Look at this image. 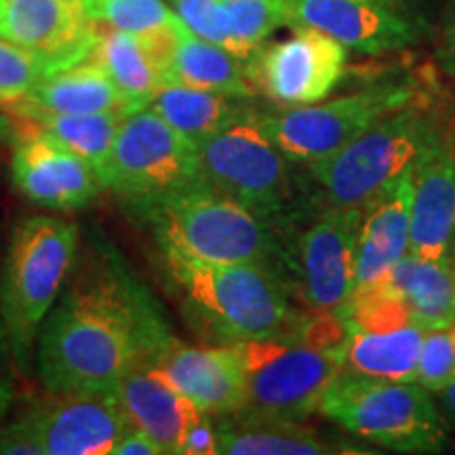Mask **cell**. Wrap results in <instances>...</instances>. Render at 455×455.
<instances>
[{
    "instance_id": "obj_1",
    "label": "cell",
    "mask_w": 455,
    "mask_h": 455,
    "mask_svg": "<svg viewBox=\"0 0 455 455\" xmlns=\"http://www.w3.org/2000/svg\"><path fill=\"white\" fill-rule=\"evenodd\" d=\"M171 339L155 301L127 272L114 261L93 264L49 310L34 369L53 396L108 392Z\"/></svg>"
},
{
    "instance_id": "obj_2",
    "label": "cell",
    "mask_w": 455,
    "mask_h": 455,
    "mask_svg": "<svg viewBox=\"0 0 455 455\" xmlns=\"http://www.w3.org/2000/svg\"><path fill=\"white\" fill-rule=\"evenodd\" d=\"M181 312L196 331L220 346L293 333L301 316L284 278L249 264H213L163 253Z\"/></svg>"
},
{
    "instance_id": "obj_3",
    "label": "cell",
    "mask_w": 455,
    "mask_h": 455,
    "mask_svg": "<svg viewBox=\"0 0 455 455\" xmlns=\"http://www.w3.org/2000/svg\"><path fill=\"white\" fill-rule=\"evenodd\" d=\"M135 209L150 221L163 253L213 264L259 266L284 278L289 255L278 228L203 178Z\"/></svg>"
},
{
    "instance_id": "obj_4",
    "label": "cell",
    "mask_w": 455,
    "mask_h": 455,
    "mask_svg": "<svg viewBox=\"0 0 455 455\" xmlns=\"http://www.w3.org/2000/svg\"><path fill=\"white\" fill-rule=\"evenodd\" d=\"M78 226L30 215L13 228L4 249L0 304L20 375H30L36 341L76 255Z\"/></svg>"
},
{
    "instance_id": "obj_5",
    "label": "cell",
    "mask_w": 455,
    "mask_h": 455,
    "mask_svg": "<svg viewBox=\"0 0 455 455\" xmlns=\"http://www.w3.org/2000/svg\"><path fill=\"white\" fill-rule=\"evenodd\" d=\"M321 411L358 439L398 453H443L449 447L445 419L418 382L339 371L323 396Z\"/></svg>"
},
{
    "instance_id": "obj_6",
    "label": "cell",
    "mask_w": 455,
    "mask_h": 455,
    "mask_svg": "<svg viewBox=\"0 0 455 455\" xmlns=\"http://www.w3.org/2000/svg\"><path fill=\"white\" fill-rule=\"evenodd\" d=\"M244 371L247 403L230 418L301 424L321 409L344 356L321 350L298 333L232 344Z\"/></svg>"
},
{
    "instance_id": "obj_7",
    "label": "cell",
    "mask_w": 455,
    "mask_h": 455,
    "mask_svg": "<svg viewBox=\"0 0 455 455\" xmlns=\"http://www.w3.org/2000/svg\"><path fill=\"white\" fill-rule=\"evenodd\" d=\"M439 129V118L422 100H415L384 116L339 152L308 164L310 175L333 207L363 209L411 167Z\"/></svg>"
},
{
    "instance_id": "obj_8",
    "label": "cell",
    "mask_w": 455,
    "mask_h": 455,
    "mask_svg": "<svg viewBox=\"0 0 455 455\" xmlns=\"http://www.w3.org/2000/svg\"><path fill=\"white\" fill-rule=\"evenodd\" d=\"M289 163L253 110L198 146L201 178L272 226L287 220L293 203Z\"/></svg>"
},
{
    "instance_id": "obj_9",
    "label": "cell",
    "mask_w": 455,
    "mask_h": 455,
    "mask_svg": "<svg viewBox=\"0 0 455 455\" xmlns=\"http://www.w3.org/2000/svg\"><path fill=\"white\" fill-rule=\"evenodd\" d=\"M415 100L419 93L411 84L382 83L331 101L293 106L284 112H258V121L289 161L315 164Z\"/></svg>"
},
{
    "instance_id": "obj_10",
    "label": "cell",
    "mask_w": 455,
    "mask_h": 455,
    "mask_svg": "<svg viewBox=\"0 0 455 455\" xmlns=\"http://www.w3.org/2000/svg\"><path fill=\"white\" fill-rule=\"evenodd\" d=\"M201 180L198 148L150 108L123 118L101 184L141 207Z\"/></svg>"
},
{
    "instance_id": "obj_11",
    "label": "cell",
    "mask_w": 455,
    "mask_h": 455,
    "mask_svg": "<svg viewBox=\"0 0 455 455\" xmlns=\"http://www.w3.org/2000/svg\"><path fill=\"white\" fill-rule=\"evenodd\" d=\"M348 53L341 43L315 28H295L287 41L261 47L247 61L253 87L283 106L325 101L346 72Z\"/></svg>"
},
{
    "instance_id": "obj_12",
    "label": "cell",
    "mask_w": 455,
    "mask_h": 455,
    "mask_svg": "<svg viewBox=\"0 0 455 455\" xmlns=\"http://www.w3.org/2000/svg\"><path fill=\"white\" fill-rule=\"evenodd\" d=\"M363 209L333 207L312 224L298 243L301 298L315 312L346 304L356 284V238Z\"/></svg>"
},
{
    "instance_id": "obj_13",
    "label": "cell",
    "mask_w": 455,
    "mask_h": 455,
    "mask_svg": "<svg viewBox=\"0 0 455 455\" xmlns=\"http://www.w3.org/2000/svg\"><path fill=\"white\" fill-rule=\"evenodd\" d=\"M287 26L315 28L365 55L403 51L422 34L411 13L371 0H287Z\"/></svg>"
},
{
    "instance_id": "obj_14",
    "label": "cell",
    "mask_w": 455,
    "mask_h": 455,
    "mask_svg": "<svg viewBox=\"0 0 455 455\" xmlns=\"http://www.w3.org/2000/svg\"><path fill=\"white\" fill-rule=\"evenodd\" d=\"M98 36L81 0H0V38L43 55L57 72L89 60Z\"/></svg>"
},
{
    "instance_id": "obj_15",
    "label": "cell",
    "mask_w": 455,
    "mask_h": 455,
    "mask_svg": "<svg viewBox=\"0 0 455 455\" xmlns=\"http://www.w3.org/2000/svg\"><path fill=\"white\" fill-rule=\"evenodd\" d=\"M11 178L28 201L57 212L87 207L104 188L87 161L28 131H15Z\"/></svg>"
},
{
    "instance_id": "obj_16",
    "label": "cell",
    "mask_w": 455,
    "mask_h": 455,
    "mask_svg": "<svg viewBox=\"0 0 455 455\" xmlns=\"http://www.w3.org/2000/svg\"><path fill=\"white\" fill-rule=\"evenodd\" d=\"M146 369L212 418L241 413L247 403L244 371L232 346L192 348L173 338Z\"/></svg>"
},
{
    "instance_id": "obj_17",
    "label": "cell",
    "mask_w": 455,
    "mask_h": 455,
    "mask_svg": "<svg viewBox=\"0 0 455 455\" xmlns=\"http://www.w3.org/2000/svg\"><path fill=\"white\" fill-rule=\"evenodd\" d=\"M30 419L44 455H110L133 426L114 390L55 395Z\"/></svg>"
},
{
    "instance_id": "obj_18",
    "label": "cell",
    "mask_w": 455,
    "mask_h": 455,
    "mask_svg": "<svg viewBox=\"0 0 455 455\" xmlns=\"http://www.w3.org/2000/svg\"><path fill=\"white\" fill-rule=\"evenodd\" d=\"M455 230V138L441 124L413 163L409 253L445 259Z\"/></svg>"
},
{
    "instance_id": "obj_19",
    "label": "cell",
    "mask_w": 455,
    "mask_h": 455,
    "mask_svg": "<svg viewBox=\"0 0 455 455\" xmlns=\"http://www.w3.org/2000/svg\"><path fill=\"white\" fill-rule=\"evenodd\" d=\"M411 204L413 164L363 207L356 238L355 287L384 278L409 253Z\"/></svg>"
},
{
    "instance_id": "obj_20",
    "label": "cell",
    "mask_w": 455,
    "mask_h": 455,
    "mask_svg": "<svg viewBox=\"0 0 455 455\" xmlns=\"http://www.w3.org/2000/svg\"><path fill=\"white\" fill-rule=\"evenodd\" d=\"M114 392L135 428L155 439L163 453L180 455V441L188 419L198 411L188 398L146 367L129 371Z\"/></svg>"
},
{
    "instance_id": "obj_21",
    "label": "cell",
    "mask_w": 455,
    "mask_h": 455,
    "mask_svg": "<svg viewBox=\"0 0 455 455\" xmlns=\"http://www.w3.org/2000/svg\"><path fill=\"white\" fill-rule=\"evenodd\" d=\"M4 108L9 110V116H15L20 121V127H15V131H28V133H38L53 140L55 144L64 146L66 150L87 161L100 175V180L108 158H110L118 127H121L123 118L127 116L123 112H47L41 108L28 106L24 101H15V104Z\"/></svg>"
},
{
    "instance_id": "obj_22",
    "label": "cell",
    "mask_w": 455,
    "mask_h": 455,
    "mask_svg": "<svg viewBox=\"0 0 455 455\" xmlns=\"http://www.w3.org/2000/svg\"><path fill=\"white\" fill-rule=\"evenodd\" d=\"M17 101L61 114H133L112 78L93 60L49 74Z\"/></svg>"
},
{
    "instance_id": "obj_23",
    "label": "cell",
    "mask_w": 455,
    "mask_h": 455,
    "mask_svg": "<svg viewBox=\"0 0 455 455\" xmlns=\"http://www.w3.org/2000/svg\"><path fill=\"white\" fill-rule=\"evenodd\" d=\"M164 83L207 89L241 100L255 95V87L247 72V61L238 60L235 53L220 44L196 36L190 28H186L184 21L180 26L178 44H175Z\"/></svg>"
},
{
    "instance_id": "obj_24",
    "label": "cell",
    "mask_w": 455,
    "mask_h": 455,
    "mask_svg": "<svg viewBox=\"0 0 455 455\" xmlns=\"http://www.w3.org/2000/svg\"><path fill=\"white\" fill-rule=\"evenodd\" d=\"M146 108L155 110L196 148L251 112L241 98L178 83H164Z\"/></svg>"
},
{
    "instance_id": "obj_25",
    "label": "cell",
    "mask_w": 455,
    "mask_h": 455,
    "mask_svg": "<svg viewBox=\"0 0 455 455\" xmlns=\"http://www.w3.org/2000/svg\"><path fill=\"white\" fill-rule=\"evenodd\" d=\"M424 329L405 325L390 331H350L341 371L369 379L415 382Z\"/></svg>"
},
{
    "instance_id": "obj_26",
    "label": "cell",
    "mask_w": 455,
    "mask_h": 455,
    "mask_svg": "<svg viewBox=\"0 0 455 455\" xmlns=\"http://www.w3.org/2000/svg\"><path fill=\"white\" fill-rule=\"evenodd\" d=\"M384 278L407 301L415 325L436 329L455 323V268L449 258L407 253Z\"/></svg>"
},
{
    "instance_id": "obj_27",
    "label": "cell",
    "mask_w": 455,
    "mask_h": 455,
    "mask_svg": "<svg viewBox=\"0 0 455 455\" xmlns=\"http://www.w3.org/2000/svg\"><path fill=\"white\" fill-rule=\"evenodd\" d=\"M100 36L89 60L104 68L131 112L144 110L152 95L163 87V74L138 34L100 26Z\"/></svg>"
},
{
    "instance_id": "obj_28",
    "label": "cell",
    "mask_w": 455,
    "mask_h": 455,
    "mask_svg": "<svg viewBox=\"0 0 455 455\" xmlns=\"http://www.w3.org/2000/svg\"><path fill=\"white\" fill-rule=\"evenodd\" d=\"M338 451L295 422L230 418L218 426V453L221 455H327Z\"/></svg>"
},
{
    "instance_id": "obj_29",
    "label": "cell",
    "mask_w": 455,
    "mask_h": 455,
    "mask_svg": "<svg viewBox=\"0 0 455 455\" xmlns=\"http://www.w3.org/2000/svg\"><path fill=\"white\" fill-rule=\"evenodd\" d=\"M338 312L350 331H390L413 323L407 301L386 278L355 287Z\"/></svg>"
},
{
    "instance_id": "obj_30",
    "label": "cell",
    "mask_w": 455,
    "mask_h": 455,
    "mask_svg": "<svg viewBox=\"0 0 455 455\" xmlns=\"http://www.w3.org/2000/svg\"><path fill=\"white\" fill-rule=\"evenodd\" d=\"M230 20L235 55L249 61L281 26H287V0H220Z\"/></svg>"
},
{
    "instance_id": "obj_31",
    "label": "cell",
    "mask_w": 455,
    "mask_h": 455,
    "mask_svg": "<svg viewBox=\"0 0 455 455\" xmlns=\"http://www.w3.org/2000/svg\"><path fill=\"white\" fill-rule=\"evenodd\" d=\"M81 4L93 24L138 36L163 30L180 20L163 0H81Z\"/></svg>"
},
{
    "instance_id": "obj_32",
    "label": "cell",
    "mask_w": 455,
    "mask_h": 455,
    "mask_svg": "<svg viewBox=\"0 0 455 455\" xmlns=\"http://www.w3.org/2000/svg\"><path fill=\"white\" fill-rule=\"evenodd\" d=\"M53 72V64L43 55L0 38V108L15 104Z\"/></svg>"
},
{
    "instance_id": "obj_33",
    "label": "cell",
    "mask_w": 455,
    "mask_h": 455,
    "mask_svg": "<svg viewBox=\"0 0 455 455\" xmlns=\"http://www.w3.org/2000/svg\"><path fill=\"white\" fill-rule=\"evenodd\" d=\"M455 378V323L436 329H424L419 352L418 379L428 392H441Z\"/></svg>"
},
{
    "instance_id": "obj_34",
    "label": "cell",
    "mask_w": 455,
    "mask_h": 455,
    "mask_svg": "<svg viewBox=\"0 0 455 455\" xmlns=\"http://www.w3.org/2000/svg\"><path fill=\"white\" fill-rule=\"evenodd\" d=\"M175 13L196 36L235 53L230 20L220 0H171Z\"/></svg>"
},
{
    "instance_id": "obj_35",
    "label": "cell",
    "mask_w": 455,
    "mask_h": 455,
    "mask_svg": "<svg viewBox=\"0 0 455 455\" xmlns=\"http://www.w3.org/2000/svg\"><path fill=\"white\" fill-rule=\"evenodd\" d=\"M218 453V426L212 415L196 411L188 419L180 441V455H215Z\"/></svg>"
},
{
    "instance_id": "obj_36",
    "label": "cell",
    "mask_w": 455,
    "mask_h": 455,
    "mask_svg": "<svg viewBox=\"0 0 455 455\" xmlns=\"http://www.w3.org/2000/svg\"><path fill=\"white\" fill-rule=\"evenodd\" d=\"M0 455H44L30 415L0 430Z\"/></svg>"
},
{
    "instance_id": "obj_37",
    "label": "cell",
    "mask_w": 455,
    "mask_h": 455,
    "mask_svg": "<svg viewBox=\"0 0 455 455\" xmlns=\"http://www.w3.org/2000/svg\"><path fill=\"white\" fill-rule=\"evenodd\" d=\"M3 258L4 253L0 251V275H3ZM17 375H20V371H17L13 350H11L7 325H4L3 316V304H0V413L13 403Z\"/></svg>"
},
{
    "instance_id": "obj_38",
    "label": "cell",
    "mask_w": 455,
    "mask_h": 455,
    "mask_svg": "<svg viewBox=\"0 0 455 455\" xmlns=\"http://www.w3.org/2000/svg\"><path fill=\"white\" fill-rule=\"evenodd\" d=\"M161 447L156 445L155 439L141 432L135 426L124 432V435L118 439L116 445H114L110 455H161Z\"/></svg>"
},
{
    "instance_id": "obj_39",
    "label": "cell",
    "mask_w": 455,
    "mask_h": 455,
    "mask_svg": "<svg viewBox=\"0 0 455 455\" xmlns=\"http://www.w3.org/2000/svg\"><path fill=\"white\" fill-rule=\"evenodd\" d=\"M436 64H439L445 76L455 78V17L451 24L447 26L445 34H443L441 47L436 51Z\"/></svg>"
},
{
    "instance_id": "obj_40",
    "label": "cell",
    "mask_w": 455,
    "mask_h": 455,
    "mask_svg": "<svg viewBox=\"0 0 455 455\" xmlns=\"http://www.w3.org/2000/svg\"><path fill=\"white\" fill-rule=\"evenodd\" d=\"M15 138V123L7 112H0V152L7 144H13Z\"/></svg>"
},
{
    "instance_id": "obj_41",
    "label": "cell",
    "mask_w": 455,
    "mask_h": 455,
    "mask_svg": "<svg viewBox=\"0 0 455 455\" xmlns=\"http://www.w3.org/2000/svg\"><path fill=\"white\" fill-rule=\"evenodd\" d=\"M441 398H443V405H445L449 415L455 419V378L447 384V388L441 392Z\"/></svg>"
},
{
    "instance_id": "obj_42",
    "label": "cell",
    "mask_w": 455,
    "mask_h": 455,
    "mask_svg": "<svg viewBox=\"0 0 455 455\" xmlns=\"http://www.w3.org/2000/svg\"><path fill=\"white\" fill-rule=\"evenodd\" d=\"M371 3H379V4H386V7L411 13V0H371Z\"/></svg>"
}]
</instances>
